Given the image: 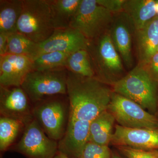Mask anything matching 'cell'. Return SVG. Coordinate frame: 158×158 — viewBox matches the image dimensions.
I'll use <instances>...</instances> for the list:
<instances>
[{
    "label": "cell",
    "mask_w": 158,
    "mask_h": 158,
    "mask_svg": "<svg viewBox=\"0 0 158 158\" xmlns=\"http://www.w3.org/2000/svg\"><path fill=\"white\" fill-rule=\"evenodd\" d=\"M113 90L96 77H88L68 71L67 95L69 119L91 122L108 110Z\"/></svg>",
    "instance_id": "1"
},
{
    "label": "cell",
    "mask_w": 158,
    "mask_h": 158,
    "mask_svg": "<svg viewBox=\"0 0 158 158\" xmlns=\"http://www.w3.org/2000/svg\"><path fill=\"white\" fill-rule=\"evenodd\" d=\"M115 93L129 99L153 114L157 111L158 82L138 64L113 85Z\"/></svg>",
    "instance_id": "2"
},
{
    "label": "cell",
    "mask_w": 158,
    "mask_h": 158,
    "mask_svg": "<svg viewBox=\"0 0 158 158\" xmlns=\"http://www.w3.org/2000/svg\"><path fill=\"white\" fill-rule=\"evenodd\" d=\"M88 51L95 77L100 81L112 86L124 76V64L109 31L90 41Z\"/></svg>",
    "instance_id": "3"
},
{
    "label": "cell",
    "mask_w": 158,
    "mask_h": 158,
    "mask_svg": "<svg viewBox=\"0 0 158 158\" xmlns=\"http://www.w3.org/2000/svg\"><path fill=\"white\" fill-rule=\"evenodd\" d=\"M55 31L49 0H23L17 32L39 43L48 38Z\"/></svg>",
    "instance_id": "4"
},
{
    "label": "cell",
    "mask_w": 158,
    "mask_h": 158,
    "mask_svg": "<svg viewBox=\"0 0 158 158\" xmlns=\"http://www.w3.org/2000/svg\"><path fill=\"white\" fill-rule=\"evenodd\" d=\"M62 95L49 97L33 105L34 119L49 138L58 142L65 135L69 118L68 98H62Z\"/></svg>",
    "instance_id": "5"
},
{
    "label": "cell",
    "mask_w": 158,
    "mask_h": 158,
    "mask_svg": "<svg viewBox=\"0 0 158 158\" xmlns=\"http://www.w3.org/2000/svg\"><path fill=\"white\" fill-rule=\"evenodd\" d=\"M65 68L54 70H32L21 87L32 104L49 97L67 94L68 72Z\"/></svg>",
    "instance_id": "6"
},
{
    "label": "cell",
    "mask_w": 158,
    "mask_h": 158,
    "mask_svg": "<svg viewBox=\"0 0 158 158\" xmlns=\"http://www.w3.org/2000/svg\"><path fill=\"white\" fill-rule=\"evenodd\" d=\"M114 14L99 5L96 0H82L69 27L91 41L109 31Z\"/></svg>",
    "instance_id": "7"
},
{
    "label": "cell",
    "mask_w": 158,
    "mask_h": 158,
    "mask_svg": "<svg viewBox=\"0 0 158 158\" xmlns=\"http://www.w3.org/2000/svg\"><path fill=\"white\" fill-rule=\"evenodd\" d=\"M108 110L119 125L130 128H158V118L147 112L140 105L113 92Z\"/></svg>",
    "instance_id": "8"
},
{
    "label": "cell",
    "mask_w": 158,
    "mask_h": 158,
    "mask_svg": "<svg viewBox=\"0 0 158 158\" xmlns=\"http://www.w3.org/2000/svg\"><path fill=\"white\" fill-rule=\"evenodd\" d=\"M27 158H53L58 142L49 138L35 119L26 126L20 140L10 147Z\"/></svg>",
    "instance_id": "9"
},
{
    "label": "cell",
    "mask_w": 158,
    "mask_h": 158,
    "mask_svg": "<svg viewBox=\"0 0 158 158\" xmlns=\"http://www.w3.org/2000/svg\"><path fill=\"white\" fill-rule=\"evenodd\" d=\"M90 41L80 32L69 27L56 29L43 42L36 44L31 59L32 61L42 54L59 52L72 53L80 50H88Z\"/></svg>",
    "instance_id": "10"
},
{
    "label": "cell",
    "mask_w": 158,
    "mask_h": 158,
    "mask_svg": "<svg viewBox=\"0 0 158 158\" xmlns=\"http://www.w3.org/2000/svg\"><path fill=\"white\" fill-rule=\"evenodd\" d=\"M33 105L21 87L0 86L1 116L19 120L26 126L34 119Z\"/></svg>",
    "instance_id": "11"
},
{
    "label": "cell",
    "mask_w": 158,
    "mask_h": 158,
    "mask_svg": "<svg viewBox=\"0 0 158 158\" xmlns=\"http://www.w3.org/2000/svg\"><path fill=\"white\" fill-rule=\"evenodd\" d=\"M135 31L129 18L124 11L114 14L109 33L123 64L128 69L134 64L132 40Z\"/></svg>",
    "instance_id": "12"
},
{
    "label": "cell",
    "mask_w": 158,
    "mask_h": 158,
    "mask_svg": "<svg viewBox=\"0 0 158 158\" xmlns=\"http://www.w3.org/2000/svg\"><path fill=\"white\" fill-rule=\"evenodd\" d=\"M111 143L146 151L158 150V128H130L115 127Z\"/></svg>",
    "instance_id": "13"
},
{
    "label": "cell",
    "mask_w": 158,
    "mask_h": 158,
    "mask_svg": "<svg viewBox=\"0 0 158 158\" xmlns=\"http://www.w3.org/2000/svg\"><path fill=\"white\" fill-rule=\"evenodd\" d=\"M33 61L25 56L6 54L0 56V85L20 87L26 76L33 70Z\"/></svg>",
    "instance_id": "14"
},
{
    "label": "cell",
    "mask_w": 158,
    "mask_h": 158,
    "mask_svg": "<svg viewBox=\"0 0 158 158\" xmlns=\"http://www.w3.org/2000/svg\"><path fill=\"white\" fill-rule=\"evenodd\" d=\"M90 123L69 119L65 135L58 141V151L71 158H79L89 141Z\"/></svg>",
    "instance_id": "15"
},
{
    "label": "cell",
    "mask_w": 158,
    "mask_h": 158,
    "mask_svg": "<svg viewBox=\"0 0 158 158\" xmlns=\"http://www.w3.org/2000/svg\"><path fill=\"white\" fill-rule=\"evenodd\" d=\"M135 43L138 64L147 65L156 52L158 44V16H156L144 27L135 31Z\"/></svg>",
    "instance_id": "16"
},
{
    "label": "cell",
    "mask_w": 158,
    "mask_h": 158,
    "mask_svg": "<svg viewBox=\"0 0 158 158\" xmlns=\"http://www.w3.org/2000/svg\"><path fill=\"white\" fill-rule=\"evenodd\" d=\"M123 11L127 15L135 31L157 16L155 0H125Z\"/></svg>",
    "instance_id": "17"
},
{
    "label": "cell",
    "mask_w": 158,
    "mask_h": 158,
    "mask_svg": "<svg viewBox=\"0 0 158 158\" xmlns=\"http://www.w3.org/2000/svg\"><path fill=\"white\" fill-rule=\"evenodd\" d=\"M115 118L108 110L100 114L90 122L89 141L108 146L113 137Z\"/></svg>",
    "instance_id": "18"
},
{
    "label": "cell",
    "mask_w": 158,
    "mask_h": 158,
    "mask_svg": "<svg viewBox=\"0 0 158 158\" xmlns=\"http://www.w3.org/2000/svg\"><path fill=\"white\" fill-rule=\"evenodd\" d=\"M55 30L69 27L82 0H49Z\"/></svg>",
    "instance_id": "19"
},
{
    "label": "cell",
    "mask_w": 158,
    "mask_h": 158,
    "mask_svg": "<svg viewBox=\"0 0 158 158\" xmlns=\"http://www.w3.org/2000/svg\"><path fill=\"white\" fill-rule=\"evenodd\" d=\"M23 9V0L0 1V33L9 35L17 32Z\"/></svg>",
    "instance_id": "20"
},
{
    "label": "cell",
    "mask_w": 158,
    "mask_h": 158,
    "mask_svg": "<svg viewBox=\"0 0 158 158\" xmlns=\"http://www.w3.org/2000/svg\"><path fill=\"white\" fill-rule=\"evenodd\" d=\"M65 68L69 71L82 76L95 77L90 55L87 50H80L70 54L66 60Z\"/></svg>",
    "instance_id": "21"
},
{
    "label": "cell",
    "mask_w": 158,
    "mask_h": 158,
    "mask_svg": "<svg viewBox=\"0 0 158 158\" xmlns=\"http://www.w3.org/2000/svg\"><path fill=\"white\" fill-rule=\"evenodd\" d=\"M26 126L19 120L1 116L0 117V151H6L12 146L19 133Z\"/></svg>",
    "instance_id": "22"
},
{
    "label": "cell",
    "mask_w": 158,
    "mask_h": 158,
    "mask_svg": "<svg viewBox=\"0 0 158 158\" xmlns=\"http://www.w3.org/2000/svg\"><path fill=\"white\" fill-rule=\"evenodd\" d=\"M70 54L55 52L42 54L33 60V70H50L65 68L66 60Z\"/></svg>",
    "instance_id": "23"
},
{
    "label": "cell",
    "mask_w": 158,
    "mask_h": 158,
    "mask_svg": "<svg viewBox=\"0 0 158 158\" xmlns=\"http://www.w3.org/2000/svg\"><path fill=\"white\" fill-rule=\"evenodd\" d=\"M7 38V54L25 56L31 58L37 43L18 32L8 35Z\"/></svg>",
    "instance_id": "24"
},
{
    "label": "cell",
    "mask_w": 158,
    "mask_h": 158,
    "mask_svg": "<svg viewBox=\"0 0 158 158\" xmlns=\"http://www.w3.org/2000/svg\"><path fill=\"white\" fill-rule=\"evenodd\" d=\"M108 146L88 141L79 158H112Z\"/></svg>",
    "instance_id": "25"
},
{
    "label": "cell",
    "mask_w": 158,
    "mask_h": 158,
    "mask_svg": "<svg viewBox=\"0 0 158 158\" xmlns=\"http://www.w3.org/2000/svg\"><path fill=\"white\" fill-rule=\"evenodd\" d=\"M119 149L127 158H155L148 151L126 146H119Z\"/></svg>",
    "instance_id": "26"
},
{
    "label": "cell",
    "mask_w": 158,
    "mask_h": 158,
    "mask_svg": "<svg viewBox=\"0 0 158 158\" xmlns=\"http://www.w3.org/2000/svg\"><path fill=\"white\" fill-rule=\"evenodd\" d=\"M125 0H96L97 2L113 14L123 11Z\"/></svg>",
    "instance_id": "27"
},
{
    "label": "cell",
    "mask_w": 158,
    "mask_h": 158,
    "mask_svg": "<svg viewBox=\"0 0 158 158\" xmlns=\"http://www.w3.org/2000/svg\"><path fill=\"white\" fill-rule=\"evenodd\" d=\"M144 67L150 75L158 82V52L155 54L148 63Z\"/></svg>",
    "instance_id": "28"
},
{
    "label": "cell",
    "mask_w": 158,
    "mask_h": 158,
    "mask_svg": "<svg viewBox=\"0 0 158 158\" xmlns=\"http://www.w3.org/2000/svg\"><path fill=\"white\" fill-rule=\"evenodd\" d=\"M8 35L0 33V56L7 54Z\"/></svg>",
    "instance_id": "29"
},
{
    "label": "cell",
    "mask_w": 158,
    "mask_h": 158,
    "mask_svg": "<svg viewBox=\"0 0 158 158\" xmlns=\"http://www.w3.org/2000/svg\"><path fill=\"white\" fill-rule=\"evenodd\" d=\"M53 158H71L69 157L68 156H66V155L62 153V152L58 151V152L56 154V155Z\"/></svg>",
    "instance_id": "30"
},
{
    "label": "cell",
    "mask_w": 158,
    "mask_h": 158,
    "mask_svg": "<svg viewBox=\"0 0 158 158\" xmlns=\"http://www.w3.org/2000/svg\"><path fill=\"white\" fill-rule=\"evenodd\" d=\"M148 152L155 157L158 158V150L151 151Z\"/></svg>",
    "instance_id": "31"
},
{
    "label": "cell",
    "mask_w": 158,
    "mask_h": 158,
    "mask_svg": "<svg viewBox=\"0 0 158 158\" xmlns=\"http://www.w3.org/2000/svg\"><path fill=\"white\" fill-rule=\"evenodd\" d=\"M156 11L157 16H158V0H156Z\"/></svg>",
    "instance_id": "32"
},
{
    "label": "cell",
    "mask_w": 158,
    "mask_h": 158,
    "mask_svg": "<svg viewBox=\"0 0 158 158\" xmlns=\"http://www.w3.org/2000/svg\"><path fill=\"white\" fill-rule=\"evenodd\" d=\"M112 158H122L121 157L117 155L116 154H113L112 155Z\"/></svg>",
    "instance_id": "33"
},
{
    "label": "cell",
    "mask_w": 158,
    "mask_h": 158,
    "mask_svg": "<svg viewBox=\"0 0 158 158\" xmlns=\"http://www.w3.org/2000/svg\"><path fill=\"white\" fill-rule=\"evenodd\" d=\"M156 52H158V46H157V48Z\"/></svg>",
    "instance_id": "34"
},
{
    "label": "cell",
    "mask_w": 158,
    "mask_h": 158,
    "mask_svg": "<svg viewBox=\"0 0 158 158\" xmlns=\"http://www.w3.org/2000/svg\"><path fill=\"white\" fill-rule=\"evenodd\" d=\"M155 158H156V157H155Z\"/></svg>",
    "instance_id": "35"
}]
</instances>
